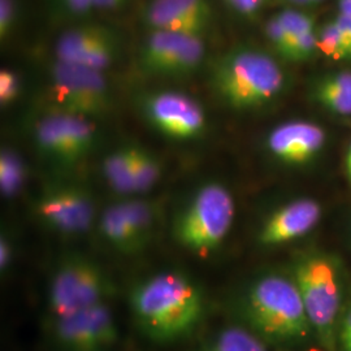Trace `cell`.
Wrapping results in <instances>:
<instances>
[{
	"label": "cell",
	"mask_w": 351,
	"mask_h": 351,
	"mask_svg": "<svg viewBox=\"0 0 351 351\" xmlns=\"http://www.w3.org/2000/svg\"><path fill=\"white\" fill-rule=\"evenodd\" d=\"M53 110L97 120L112 111L113 99L104 72L80 64L53 60L50 66Z\"/></svg>",
	"instance_id": "obj_7"
},
{
	"label": "cell",
	"mask_w": 351,
	"mask_h": 351,
	"mask_svg": "<svg viewBox=\"0 0 351 351\" xmlns=\"http://www.w3.org/2000/svg\"><path fill=\"white\" fill-rule=\"evenodd\" d=\"M326 142L320 126L304 121H290L276 126L267 138V149L274 158L289 165L311 160Z\"/></svg>",
	"instance_id": "obj_15"
},
{
	"label": "cell",
	"mask_w": 351,
	"mask_h": 351,
	"mask_svg": "<svg viewBox=\"0 0 351 351\" xmlns=\"http://www.w3.org/2000/svg\"><path fill=\"white\" fill-rule=\"evenodd\" d=\"M206 59L204 38L175 32L150 30L139 50L142 72L159 77H188Z\"/></svg>",
	"instance_id": "obj_11"
},
{
	"label": "cell",
	"mask_w": 351,
	"mask_h": 351,
	"mask_svg": "<svg viewBox=\"0 0 351 351\" xmlns=\"http://www.w3.org/2000/svg\"><path fill=\"white\" fill-rule=\"evenodd\" d=\"M345 169H346V175L349 177V181L351 182V143L348 154H346V158H345Z\"/></svg>",
	"instance_id": "obj_36"
},
{
	"label": "cell",
	"mask_w": 351,
	"mask_h": 351,
	"mask_svg": "<svg viewBox=\"0 0 351 351\" xmlns=\"http://www.w3.org/2000/svg\"><path fill=\"white\" fill-rule=\"evenodd\" d=\"M143 20L150 30L204 38L213 21V11L207 0H150Z\"/></svg>",
	"instance_id": "obj_13"
},
{
	"label": "cell",
	"mask_w": 351,
	"mask_h": 351,
	"mask_svg": "<svg viewBox=\"0 0 351 351\" xmlns=\"http://www.w3.org/2000/svg\"><path fill=\"white\" fill-rule=\"evenodd\" d=\"M133 164H134V180H136V194L142 197L147 191L155 188L163 177V162L150 149L132 143Z\"/></svg>",
	"instance_id": "obj_19"
},
{
	"label": "cell",
	"mask_w": 351,
	"mask_h": 351,
	"mask_svg": "<svg viewBox=\"0 0 351 351\" xmlns=\"http://www.w3.org/2000/svg\"><path fill=\"white\" fill-rule=\"evenodd\" d=\"M14 261V242L11 236L5 232L0 236V272L1 275H7L12 267Z\"/></svg>",
	"instance_id": "obj_29"
},
{
	"label": "cell",
	"mask_w": 351,
	"mask_h": 351,
	"mask_svg": "<svg viewBox=\"0 0 351 351\" xmlns=\"http://www.w3.org/2000/svg\"><path fill=\"white\" fill-rule=\"evenodd\" d=\"M114 32L101 24H84L65 30L55 45V59L65 63H80L97 43Z\"/></svg>",
	"instance_id": "obj_16"
},
{
	"label": "cell",
	"mask_w": 351,
	"mask_h": 351,
	"mask_svg": "<svg viewBox=\"0 0 351 351\" xmlns=\"http://www.w3.org/2000/svg\"><path fill=\"white\" fill-rule=\"evenodd\" d=\"M322 206L310 198L289 202L271 213L261 228L258 239L267 246H280L301 239L317 226Z\"/></svg>",
	"instance_id": "obj_14"
},
{
	"label": "cell",
	"mask_w": 351,
	"mask_h": 351,
	"mask_svg": "<svg viewBox=\"0 0 351 351\" xmlns=\"http://www.w3.org/2000/svg\"><path fill=\"white\" fill-rule=\"evenodd\" d=\"M316 88L351 94V72H339L326 77Z\"/></svg>",
	"instance_id": "obj_28"
},
{
	"label": "cell",
	"mask_w": 351,
	"mask_h": 351,
	"mask_svg": "<svg viewBox=\"0 0 351 351\" xmlns=\"http://www.w3.org/2000/svg\"><path fill=\"white\" fill-rule=\"evenodd\" d=\"M125 0H94V8L97 10H116L123 5Z\"/></svg>",
	"instance_id": "obj_34"
},
{
	"label": "cell",
	"mask_w": 351,
	"mask_h": 351,
	"mask_svg": "<svg viewBox=\"0 0 351 351\" xmlns=\"http://www.w3.org/2000/svg\"><path fill=\"white\" fill-rule=\"evenodd\" d=\"M210 82L228 107L249 111L276 99L285 88V73L267 52L239 47L217 58L210 69Z\"/></svg>",
	"instance_id": "obj_3"
},
{
	"label": "cell",
	"mask_w": 351,
	"mask_h": 351,
	"mask_svg": "<svg viewBox=\"0 0 351 351\" xmlns=\"http://www.w3.org/2000/svg\"><path fill=\"white\" fill-rule=\"evenodd\" d=\"M316 1H320V0H308V3H316Z\"/></svg>",
	"instance_id": "obj_39"
},
{
	"label": "cell",
	"mask_w": 351,
	"mask_h": 351,
	"mask_svg": "<svg viewBox=\"0 0 351 351\" xmlns=\"http://www.w3.org/2000/svg\"><path fill=\"white\" fill-rule=\"evenodd\" d=\"M315 336L326 351H337L343 280L337 259L323 252L298 256L291 275Z\"/></svg>",
	"instance_id": "obj_4"
},
{
	"label": "cell",
	"mask_w": 351,
	"mask_h": 351,
	"mask_svg": "<svg viewBox=\"0 0 351 351\" xmlns=\"http://www.w3.org/2000/svg\"><path fill=\"white\" fill-rule=\"evenodd\" d=\"M342 351H351V343H349L348 346H345V348L342 349Z\"/></svg>",
	"instance_id": "obj_38"
},
{
	"label": "cell",
	"mask_w": 351,
	"mask_h": 351,
	"mask_svg": "<svg viewBox=\"0 0 351 351\" xmlns=\"http://www.w3.org/2000/svg\"><path fill=\"white\" fill-rule=\"evenodd\" d=\"M351 343V304L341 316L339 330V345L341 350Z\"/></svg>",
	"instance_id": "obj_31"
},
{
	"label": "cell",
	"mask_w": 351,
	"mask_h": 351,
	"mask_svg": "<svg viewBox=\"0 0 351 351\" xmlns=\"http://www.w3.org/2000/svg\"><path fill=\"white\" fill-rule=\"evenodd\" d=\"M277 17L280 19L281 24L285 29L287 37H288L287 52H288L290 43L294 39L315 30L314 20L304 13L298 12L294 10H285L282 12L277 13ZM287 52H285V55H287ZM285 55H284V59H285Z\"/></svg>",
	"instance_id": "obj_22"
},
{
	"label": "cell",
	"mask_w": 351,
	"mask_h": 351,
	"mask_svg": "<svg viewBox=\"0 0 351 351\" xmlns=\"http://www.w3.org/2000/svg\"><path fill=\"white\" fill-rule=\"evenodd\" d=\"M51 337L60 351H112L119 328L108 302L50 320Z\"/></svg>",
	"instance_id": "obj_12"
},
{
	"label": "cell",
	"mask_w": 351,
	"mask_h": 351,
	"mask_svg": "<svg viewBox=\"0 0 351 351\" xmlns=\"http://www.w3.org/2000/svg\"><path fill=\"white\" fill-rule=\"evenodd\" d=\"M112 277L97 261L69 252L53 267L47 285L50 320L107 303L114 294Z\"/></svg>",
	"instance_id": "obj_6"
},
{
	"label": "cell",
	"mask_w": 351,
	"mask_h": 351,
	"mask_svg": "<svg viewBox=\"0 0 351 351\" xmlns=\"http://www.w3.org/2000/svg\"><path fill=\"white\" fill-rule=\"evenodd\" d=\"M195 351H268L267 342L250 328L226 326L203 342Z\"/></svg>",
	"instance_id": "obj_18"
},
{
	"label": "cell",
	"mask_w": 351,
	"mask_h": 351,
	"mask_svg": "<svg viewBox=\"0 0 351 351\" xmlns=\"http://www.w3.org/2000/svg\"><path fill=\"white\" fill-rule=\"evenodd\" d=\"M291 3H298V4H304V3H308V0H289Z\"/></svg>",
	"instance_id": "obj_37"
},
{
	"label": "cell",
	"mask_w": 351,
	"mask_h": 351,
	"mask_svg": "<svg viewBox=\"0 0 351 351\" xmlns=\"http://www.w3.org/2000/svg\"><path fill=\"white\" fill-rule=\"evenodd\" d=\"M335 21L339 25V30H341L342 36H343L345 40H346V45H348V49H349V52H350L351 58V14H341L339 13Z\"/></svg>",
	"instance_id": "obj_33"
},
{
	"label": "cell",
	"mask_w": 351,
	"mask_h": 351,
	"mask_svg": "<svg viewBox=\"0 0 351 351\" xmlns=\"http://www.w3.org/2000/svg\"><path fill=\"white\" fill-rule=\"evenodd\" d=\"M19 4L17 0H0V39L7 42L17 26Z\"/></svg>",
	"instance_id": "obj_26"
},
{
	"label": "cell",
	"mask_w": 351,
	"mask_h": 351,
	"mask_svg": "<svg viewBox=\"0 0 351 351\" xmlns=\"http://www.w3.org/2000/svg\"><path fill=\"white\" fill-rule=\"evenodd\" d=\"M315 50H317V33L313 30L294 39L290 43L285 59L291 62L306 60L314 53Z\"/></svg>",
	"instance_id": "obj_24"
},
{
	"label": "cell",
	"mask_w": 351,
	"mask_h": 351,
	"mask_svg": "<svg viewBox=\"0 0 351 351\" xmlns=\"http://www.w3.org/2000/svg\"><path fill=\"white\" fill-rule=\"evenodd\" d=\"M317 50L336 62L351 59L346 40L336 21L326 24L317 34Z\"/></svg>",
	"instance_id": "obj_21"
},
{
	"label": "cell",
	"mask_w": 351,
	"mask_h": 351,
	"mask_svg": "<svg viewBox=\"0 0 351 351\" xmlns=\"http://www.w3.org/2000/svg\"><path fill=\"white\" fill-rule=\"evenodd\" d=\"M21 78L17 72L8 68L0 71V106L7 108L12 106L21 95Z\"/></svg>",
	"instance_id": "obj_23"
},
{
	"label": "cell",
	"mask_w": 351,
	"mask_h": 351,
	"mask_svg": "<svg viewBox=\"0 0 351 351\" xmlns=\"http://www.w3.org/2000/svg\"><path fill=\"white\" fill-rule=\"evenodd\" d=\"M101 176L110 189L121 198L137 197L132 143L123 145L104 156Z\"/></svg>",
	"instance_id": "obj_17"
},
{
	"label": "cell",
	"mask_w": 351,
	"mask_h": 351,
	"mask_svg": "<svg viewBox=\"0 0 351 351\" xmlns=\"http://www.w3.org/2000/svg\"><path fill=\"white\" fill-rule=\"evenodd\" d=\"M29 169L23 156L13 149L3 147L0 152V191L4 198L17 197L27 182Z\"/></svg>",
	"instance_id": "obj_20"
},
{
	"label": "cell",
	"mask_w": 351,
	"mask_h": 351,
	"mask_svg": "<svg viewBox=\"0 0 351 351\" xmlns=\"http://www.w3.org/2000/svg\"><path fill=\"white\" fill-rule=\"evenodd\" d=\"M241 313L247 328L265 342L298 343L314 335L291 276L267 274L254 280L242 297Z\"/></svg>",
	"instance_id": "obj_2"
},
{
	"label": "cell",
	"mask_w": 351,
	"mask_h": 351,
	"mask_svg": "<svg viewBox=\"0 0 351 351\" xmlns=\"http://www.w3.org/2000/svg\"><path fill=\"white\" fill-rule=\"evenodd\" d=\"M38 221L62 236H80L97 220L95 198L90 189L77 181L55 180L43 185L34 201Z\"/></svg>",
	"instance_id": "obj_8"
},
{
	"label": "cell",
	"mask_w": 351,
	"mask_h": 351,
	"mask_svg": "<svg viewBox=\"0 0 351 351\" xmlns=\"http://www.w3.org/2000/svg\"><path fill=\"white\" fill-rule=\"evenodd\" d=\"M316 99L337 114H351V94L316 88Z\"/></svg>",
	"instance_id": "obj_25"
},
{
	"label": "cell",
	"mask_w": 351,
	"mask_h": 351,
	"mask_svg": "<svg viewBox=\"0 0 351 351\" xmlns=\"http://www.w3.org/2000/svg\"><path fill=\"white\" fill-rule=\"evenodd\" d=\"M128 301L139 332L156 345L189 339L207 315L204 289L180 269H165L139 280L129 291Z\"/></svg>",
	"instance_id": "obj_1"
},
{
	"label": "cell",
	"mask_w": 351,
	"mask_h": 351,
	"mask_svg": "<svg viewBox=\"0 0 351 351\" xmlns=\"http://www.w3.org/2000/svg\"><path fill=\"white\" fill-rule=\"evenodd\" d=\"M137 108L142 119L167 138L191 142L204 137L208 120L204 107L182 91L155 90L141 94Z\"/></svg>",
	"instance_id": "obj_10"
},
{
	"label": "cell",
	"mask_w": 351,
	"mask_h": 351,
	"mask_svg": "<svg viewBox=\"0 0 351 351\" xmlns=\"http://www.w3.org/2000/svg\"><path fill=\"white\" fill-rule=\"evenodd\" d=\"M226 5L245 17H254L262 10L265 0H223Z\"/></svg>",
	"instance_id": "obj_30"
},
{
	"label": "cell",
	"mask_w": 351,
	"mask_h": 351,
	"mask_svg": "<svg viewBox=\"0 0 351 351\" xmlns=\"http://www.w3.org/2000/svg\"><path fill=\"white\" fill-rule=\"evenodd\" d=\"M339 10L341 14H351V0H339Z\"/></svg>",
	"instance_id": "obj_35"
},
{
	"label": "cell",
	"mask_w": 351,
	"mask_h": 351,
	"mask_svg": "<svg viewBox=\"0 0 351 351\" xmlns=\"http://www.w3.org/2000/svg\"><path fill=\"white\" fill-rule=\"evenodd\" d=\"M236 216V202L224 184L203 182L176 213L172 237L197 256H208L226 241Z\"/></svg>",
	"instance_id": "obj_5"
},
{
	"label": "cell",
	"mask_w": 351,
	"mask_h": 351,
	"mask_svg": "<svg viewBox=\"0 0 351 351\" xmlns=\"http://www.w3.org/2000/svg\"><path fill=\"white\" fill-rule=\"evenodd\" d=\"M97 142L98 129L94 120L78 114L51 110L34 126L39 155L60 168H71L86 159Z\"/></svg>",
	"instance_id": "obj_9"
},
{
	"label": "cell",
	"mask_w": 351,
	"mask_h": 351,
	"mask_svg": "<svg viewBox=\"0 0 351 351\" xmlns=\"http://www.w3.org/2000/svg\"><path fill=\"white\" fill-rule=\"evenodd\" d=\"M64 10L72 14H85L94 10V0H59Z\"/></svg>",
	"instance_id": "obj_32"
},
{
	"label": "cell",
	"mask_w": 351,
	"mask_h": 351,
	"mask_svg": "<svg viewBox=\"0 0 351 351\" xmlns=\"http://www.w3.org/2000/svg\"><path fill=\"white\" fill-rule=\"evenodd\" d=\"M265 34L268 40L271 42L272 47L284 58L287 47H288V37L285 33V29L281 24L280 19L276 16H274L272 19H269V21L265 25Z\"/></svg>",
	"instance_id": "obj_27"
}]
</instances>
